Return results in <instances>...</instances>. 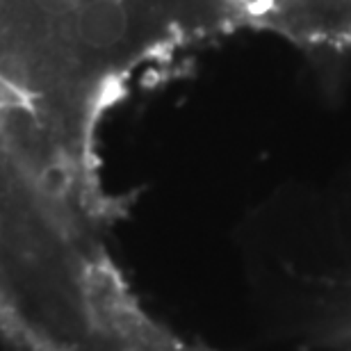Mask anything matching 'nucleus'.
<instances>
[{
  "instance_id": "2",
  "label": "nucleus",
  "mask_w": 351,
  "mask_h": 351,
  "mask_svg": "<svg viewBox=\"0 0 351 351\" xmlns=\"http://www.w3.org/2000/svg\"><path fill=\"white\" fill-rule=\"evenodd\" d=\"M101 173L0 117V335L21 351H98L125 285Z\"/></svg>"
},
{
  "instance_id": "4",
  "label": "nucleus",
  "mask_w": 351,
  "mask_h": 351,
  "mask_svg": "<svg viewBox=\"0 0 351 351\" xmlns=\"http://www.w3.org/2000/svg\"><path fill=\"white\" fill-rule=\"evenodd\" d=\"M103 351H215L189 342L139 304L137 294L125 290L112 306L105 326Z\"/></svg>"
},
{
  "instance_id": "1",
  "label": "nucleus",
  "mask_w": 351,
  "mask_h": 351,
  "mask_svg": "<svg viewBox=\"0 0 351 351\" xmlns=\"http://www.w3.org/2000/svg\"><path fill=\"white\" fill-rule=\"evenodd\" d=\"M230 0H0V114L85 169L137 73L233 34Z\"/></svg>"
},
{
  "instance_id": "3",
  "label": "nucleus",
  "mask_w": 351,
  "mask_h": 351,
  "mask_svg": "<svg viewBox=\"0 0 351 351\" xmlns=\"http://www.w3.org/2000/svg\"><path fill=\"white\" fill-rule=\"evenodd\" d=\"M235 32L283 39L317 69L351 55V0H230Z\"/></svg>"
}]
</instances>
